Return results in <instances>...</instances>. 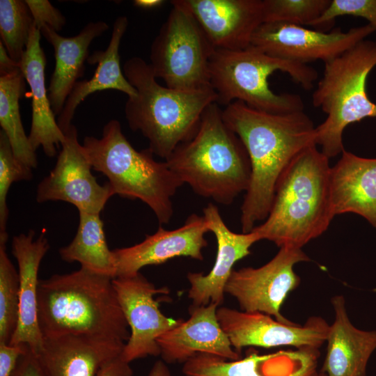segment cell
Wrapping results in <instances>:
<instances>
[{"label": "cell", "instance_id": "obj_1", "mask_svg": "<svg viewBox=\"0 0 376 376\" xmlns=\"http://www.w3.org/2000/svg\"><path fill=\"white\" fill-rule=\"evenodd\" d=\"M222 116L250 159L251 179L240 218L242 233H249L267 218L284 171L301 151L316 145V127L304 111L271 113L237 100L226 106Z\"/></svg>", "mask_w": 376, "mask_h": 376}, {"label": "cell", "instance_id": "obj_2", "mask_svg": "<svg viewBox=\"0 0 376 376\" xmlns=\"http://www.w3.org/2000/svg\"><path fill=\"white\" fill-rule=\"evenodd\" d=\"M112 280L81 267L39 280L43 337L74 335L126 344L130 331Z\"/></svg>", "mask_w": 376, "mask_h": 376}, {"label": "cell", "instance_id": "obj_3", "mask_svg": "<svg viewBox=\"0 0 376 376\" xmlns=\"http://www.w3.org/2000/svg\"><path fill=\"white\" fill-rule=\"evenodd\" d=\"M329 160L314 144L291 162L276 183L267 218L252 230L260 240L302 249L327 230L335 217Z\"/></svg>", "mask_w": 376, "mask_h": 376}, {"label": "cell", "instance_id": "obj_4", "mask_svg": "<svg viewBox=\"0 0 376 376\" xmlns=\"http://www.w3.org/2000/svg\"><path fill=\"white\" fill-rule=\"evenodd\" d=\"M165 162L183 185L224 205H230L249 185L247 151L226 124L217 102L204 111L195 135L178 145Z\"/></svg>", "mask_w": 376, "mask_h": 376}, {"label": "cell", "instance_id": "obj_5", "mask_svg": "<svg viewBox=\"0 0 376 376\" xmlns=\"http://www.w3.org/2000/svg\"><path fill=\"white\" fill-rule=\"evenodd\" d=\"M123 71L136 91L125 106L129 127L148 139L153 155L165 159L195 135L204 111L217 100L212 87L184 91L160 85L150 64L138 56L127 59Z\"/></svg>", "mask_w": 376, "mask_h": 376}, {"label": "cell", "instance_id": "obj_6", "mask_svg": "<svg viewBox=\"0 0 376 376\" xmlns=\"http://www.w3.org/2000/svg\"><path fill=\"white\" fill-rule=\"evenodd\" d=\"M82 146L93 169L108 178L114 195L141 201L159 224L169 223L172 197L183 184L166 162L155 160L149 148L136 150L116 119L104 125L100 138L85 136Z\"/></svg>", "mask_w": 376, "mask_h": 376}, {"label": "cell", "instance_id": "obj_7", "mask_svg": "<svg viewBox=\"0 0 376 376\" xmlns=\"http://www.w3.org/2000/svg\"><path fill=\"white\" fill-rule=\"evenodd\" d=\"M287 73L305 90H311L318 78L317 70L307 64L270 56L250 45L237 50L215 49L209 62L210 86L217 103L225 107L234 101L271 113L304 111L297 94L276 93L268 78L275 72Z\"/></svg>", "mask_w": 376, "mask_h": 376}, {"label": "cell", "instance_id": "obj_8", "mask_svg": "<svg viewBox=\"0 0 376 376\" xmlns=\"http://www.w3.org/2000/svg\"><path fill=\"white\" fill-rule=\"evenodd\" d=\"M376 66V41L363 40L324 63L312 103L327 117L315 127V143L329 159L345 149L343 134L350 124L376 118V103L366 91L368 77Z\"/></svg>", "mask_w": 376, "mask_h": 376}, {"label": "cell", "instance_id": "obj_9", "mask_svg": "<svg viewBox=\"0 0 376 376\" xmlns=\"http://www.w3.org/2000/svg\"><path fill=\"white\" fill-rule=\"evenodd\" d=\"M171 3L172 8L151 45L152 72L171 88L211 87L209 62L215 49L191 13L178 0Z\"/></svg>", "mask_w": 376, "mask_h": 376}, {"label": "cell", "instance_id": "obj_10", "mask_svg": "<svg viewBox=\"0 0 376 376\" xmlns=\"http://www.w3.org/2000/svg\"><path fill=\"white\" fill-rule=\"evenodd\" d=\"M309 260L301 249L281 247L274 257L261 267L233 269L225 293L237 300L240 311L263 313L279 322L291 323L281 313V308L288 295L300 284L295 265Z\"/></svg>", "mask_w": 376, "mask_h": 376}, {"label": "cell", "instance_id": "obj_11", "mask_svg": "<svg viewBox=\"0 0 376 376\" xmlns=\"http://www.w3.org/2000/svg\"><path fill=\"white\" fill-rule=\"evenodd\" d=\"M375 31L370 24L345 32L340 28L327 32L291 24L267 22L255 31L251 45L274 57L304 64L315 61L324 63Z\"/></svg>", "mask_w": 376, "mask_h": 376}, {"label": "cell", "instance_id": "obj_12", "mask_svg": "<svg viewBox=\"0 0 376 376\" xmlns=\"http://www.w3.org/2000/svg\"><path fill=\"white\" fill-rule=\"evenodd\" d=\"M65 136L54 169L38 185L36 201H61L79 212L100 214L114 195L113 190L108 182L100 185L92 174L91 164L74 125Z\"/></svg>", "mask_w": 376, "mask_h": 376}, {"label": "cell", "instance_id": "obj_13", "mask_svg": "<svg viewBox=\"0 0 376 376\" xmlns=\"http://www.w3.org/2000/svg\"><path fill=\"white\" fill-rule=\"evenodd\" d=\"M130 335L122 357L127 363L148 356H160L157 338L178 325L182 319L164 315L156 295H168L166 287L157 288L140 272L112 280Z\"/></svg>", "mask_w": 376, "mask_h": 376}, {"label": "cell", "instance_id": "obj_14", "mask_svg": "<svg viewBox=\"0 0 376 376\" xmlns=\"http://www.w3.org/2000/svg\"><path fill=\"white\" fill-rule=\"evenodd\" d=\"M219 322L233 347L239 353L246 347H292L319 349L326 342L329 324L321 317H310L303 324L284 323L259 312L218 307Z\"/></svg>", "mask_w": 376, "mask_h": 376}, {"label": "cell", "instance_id": "obj_15", "mask_svg": "<svg viewBox=\"0 0 376 376\" xmlns=\"http://www.w3.org/2000/svg\"><path fill=\"white\" fill-rule=\"evenodd\" d=\"M319 349H290L261 354L252 348L228 360L199 353L183 363L184 376H317Z\"/></svg>", "mask_w": 376, "mask_h": 376}, {"label": "cell", "instance_id": "obj_16", "mask_svg": "<svg viewBox=\"0 0 376 376\" xmlns=\"http://www.w3.org/2000/svg\"><path fill=\"white\" fill-rule=\"evenodd\" d=\"M210 232L203 216L191 214L180 228L168 230L161 226L141 242L113 249L116 276H134L148 265L164 263L176 257L203 260L202 250L207 246L205 234Z\"/></svg>", "mask_w": 376, "mask_h": 376}, {"label": "cell", "instance_id": "obj_17", "mask_svg": "<svg viewBox=\"0 0 376 376\" xmlns=\"http://www.w3.org/2000/svg\"><path fill=\"white\" fill-rule=\"evenodd\" d=\"M203 212L209 231L217 240V256L208 274H187L190 285L188 298L192 302L191 306L214 304L219 307L224 302L225 286L235 264L250 255L252 245L260 240L253 230L242 233L230 230L225 224L217 206L212 203H208Z\"/></svg>", "mask_w": 376, "mask_h": 376}, {"label": "cell", "instance_id": "obj_18", "mask_svg": "<svg viewBox=\"0 0 376 376\" xmlns=\"http://www.w3.org/2000/svg\"><path fill=\"white\" fill-rule=\"evenodd\" d=\"M194 16L215 49L251 45L263 23V0H178Z\"/></svg>", "mask_w": 376, "mask_h": 376}, {"label": "cell", "instance_id": "obj_19", "mask_svg": "<svg viewBox=\"0 0 376 376\" xmlns=\"http://www.w3.org/2000/svg\"><path fill=\"white\" fill-rule=\"evenodd\" d=\"M218 306H191L189 318L164 333L157 338L160 356L166 363H185L199 353L212 354L228 360L241 358L222 329L217 315Z\"/></svg>", "mask_w": 376, "mask_h": 376}, {"label": "cell", "instance_id": "obj_20", "mask_svg": "<svg viewBox=\"0 0 376 376\" xmlns=\"http://www.w3.org/2000/svg\"><path fill=\"white\" fill-rule=\"evenodd\" d=\"M35 232L14 236L12 254L18 265L19 311L18 322L10 344L26 343L37 354L44 339L38 316V269L42 258L49 249L44 232L34 240Z\"/></svg>", "mask_w": 376, "mask_h": 376}, {"label": "cell", "instance_id": "obj_21", "mask_svg": "<svg viewBox=\"0 0 376 376\" xmlns=\"http://www.w3.org/2000/svg\"><path fill=\"white\" fill-rule=\"evenodd\" d=\"M43 339L35 355L45 376H95L104 363L122 354L125 345L74 335Z\"/></svg>", "mask_w": 376, "mask_h": 376}, {"label": "cell", "instance_id": "obj_22", "mask_svg": "<svg viewBox=\"0 0 376 376\" xmlns=\"http://www.w3.org/2000/svg\"><path fill=\"white\" fill-rule=\"evenodd\" d=\"M331 303L334 320L329 326L320 371L327 376H366L368 362L376 350V331L361 330L352 324L343 295L333 297Z\"/></svg>", "mask_w": 376, "mask_h": 376}, {"label": "cell", "instance_id": "obj_23", "mask_svg": "<svg viewBox=\"0 0 376 376\" xmlns=\"http://www.w3.org/2000/svg\"><path fill=\"white\" fill-rule=\"evenodd\" d=\"M40 31L33 25L19 67L31 88L30 144L36 152L42 146L45 154L52 157L56 155V148L61 146L65 136L55 119L45 86L46 57L40 46Z\"/></svg>", "mask_w": 376, "mask_h": 376}, {"label": "cell", "instance_id": "obj_24", "mask_svg": "<svg viewBox=\"0 0 376 376\" xmlns=\"http://www.w3.org/2000/svg\"><path fill=\"white\" fill-rule=\"evenodd\" d=\"M334 213H354L376 228V158L359 157L345 149L331 169Z\"/></svg>", "mask_w": 376, "mask_h": 376}, {"label": "cell", "instance_id": "obj_25", "mask_svg": "<svg viewBox=\"0 0 376 376\" xmlns=\"http://www.w3.org/2000/svg\"><path fill=\"white\" fill-rule=\"evenodd\" d=\"M108 28L103 21L89 22L77 35L71 37L63 36L47 25L40 29L41 36L52 45L54 52L56 64L48 95L55 116L60 115L75 84L83 76L91 43Z\"/></svg>", "mask_w": 376, "mask_h": 376}, {"label": "cell", "instance_id": "obj_26", "mask_svg": "<svg viewBox=\"0 0 376 376\" xmlns=\"http://www.w3.org/2000/svg\"><path fill=\"white\" fill-rule=\"evenodd\" d=\"M127 26L128 19L126 16L117 17L107 49L95 51L88 56V63L97 64V68L90 79L78 81L75 84L65 101L57 120L64 134L72 125V120L77 107L89 95L97 91L113 89L124 93L128 97L136 95V89L126 79L120 63L119 47Z\"/></svg>", "mask_w": 376, "mask_h": 376}, {"label": "cell", "instance_id": "obj_27", "mask_svg": "<svg viewBox=\"0 0 376 376\" xmlns=\"http://www.w3.org/2000/svg\"><path fill=\"white\" fill-rule=\"evenodd\" d=\"M79 214L74 239L59 249L61 259L68 263L78 262L81 268L93 273L116 278V260L113 250L108 247L100 214L79 212Z\"/></svg>", "mask_w": 376, "mask_h": 376}, {"label": "cell", "instance_id": "obj_28", "mask_svg": "<svg viewBox=\"0 0 376 376\" xmlns=\"http://www.w3.org/2000/svg\"><path fill=\"white\" fill-rule=\"evenodd\" d=\"M25 78L20 67L0 73V125L15 157L31 169L38 166L36 151L25 134L19 111Z\"/></svg>", "mask_w": 376, "mask_h": 376}, {"label": "cell", "instance_id": "obj_29", "mask_svg": "<svg viewBox=\"0 0 376 376\" xmlns=\"http://www.w3.org/2000/svg\"><path fill=\"white\" fill-rule=\"evenodd\" d=\"M33 25V18L25 1L0 0L1 42L10 57L19 63Z\"/></svg>", "mask_w": 376, "mask_h": 376}, {"label": "cell", "instance_id": "obj_30", "mask_svg": "<svg viewBox=\"0 0 376 376\" xmlns=\"http://www.w3.org/2000/svg\"><path fill=\"white\" fill-rule=\"evenodd\" d=\"M0 242V343L10 344L17 329L19 311V275Z\"/></svg>", "mask_w": 376, "mask_h": 376}, {"label": "cell", "instance_id": "obj_31", "mask_svg": "<svg viewBox=\"0 0 376 376\" xmlns=\"http://www.w3.org/2000/svg\"><path fill=\"white\" fill-rule=\"evenodd\" d=\"M32 169L19 161L14 155L6 133L0 132V242H7L6 230L9 217L7 196L13 182L30 180Z\"/></svg>", "mask_w": 376, "mask_h": 376}, {"label": "cell", "instance_id": "obj_32", "mask_svg": "<svg viewBox=\"0 0 376 376\" xmlns=\"http://www.w3.org/2000/svg\"><path fill=\"white\" fill-rule=\"evenodd\" d=\"M331 0H263V23L310 26L328 8Z\"/></svg>", "mask_w": 376, "mask_h": 376}, {"label": "cell", "instance_id": "obj_33", "mask_svg": "<svg viewBox=\"0 0 376 376\" xmlns=\"http://www.w3.org/2000/svg\"><path fill=\"white\" fill-rule=\"evenodd\" d=\"M350 15L368 21L376 31V0H331L322 15L310 26L316 29H329L337 17Z\"/></svg>", "mask_w": 376, "mask_h": 376}, {"label": "cell", "instance_id": "obj_34", "mask_svg": "<svg viewBox=\"0 0 376 376\" xmlns=\"http://www.w3.org/2000/svg\"><path fill=\"white\" fill-rule=\"evenodd\" d=\"M33 18L35 26L40 30L47 25L54 31H61L65 18L48 0H25Z\"/></svg>", "mask_w": 376, "mask_h": 376}, {"label": "cell", "instance_id": "obj_35", "mask_svg": "<svg viewBox=\"0 0 376 376\" xmlns=\"http://www.w3.org/2000/svg\"><path fill=\"white\" fill-rule=\"evenodd\" d=\"M29 348L26 343H0V376H10L20 357Z\"/></svg>", "mask_w": 376, "mask_h": 376}, {"label": "cell", "instance_id": "obj_36", "mask_svg": "<svg viewBox=\"0 0 376 376\" xmlns=\"http://www.w3.org/2000/svg\"><path fill=\"white\" fill-rule=\"evenodd\" d=\"M10 376H45L31 347L22 354Z\"/></svg>", "mask_w": 376, "mask_h": 376}, {"label": "cell", "instance_id": "obj_37", "mask_svg": "<svg viewBox=\"0 0 376 376\" xmlns=\"http://www.w3.org/2000/svg\"><path fill=\"white\" fill-rule=\"evenodd\" d=\"M130 363L125 361L122 354L107 361L97 371L95 376H132Z\"/></svg>", "mask_w": 376, "mask_h": 376}, {"label": "cell", "instance_id": "obj_38", "mask_svg": "<svg viewBox=\"0 0 376 376\" xmlns=\"http://www.w3.org/2000/svg\"><path fill=\"white\" fill-rule=\"evenodd\" d=\"M148 376H172V375L166 363L162 360H158L153 364Z\"/></svg>", "mask_w": 376, "mask_h": 376}, {"label": "cell", "instance_id": "obj_39", "mask_svg": "<svg viewBox=\"0 0 376 376\" xmlns=\"http://www.w3.org/2000/svg\"><path fill=\"white\" fill-rule=\"evenodd\" d=\"M164 3L162 0H135L134 5L143 9H151L160 6Z\"/></svg>", "mask_w": 376, "mask_h": 376}, {"label": "cell", "instance_id": "obj_40", "mask_svg": "<svg viewBox=\"0 0 376 376\" xmlns=\"http://www.w3.org/2000/svg\"><path fill=\"white\" fill-rule=\"evenodd\" d=\"M317 376H327L324 373L320 370Z\"/></svg>", "mask_w": 376, "mask_h": 376}]
</instances>
